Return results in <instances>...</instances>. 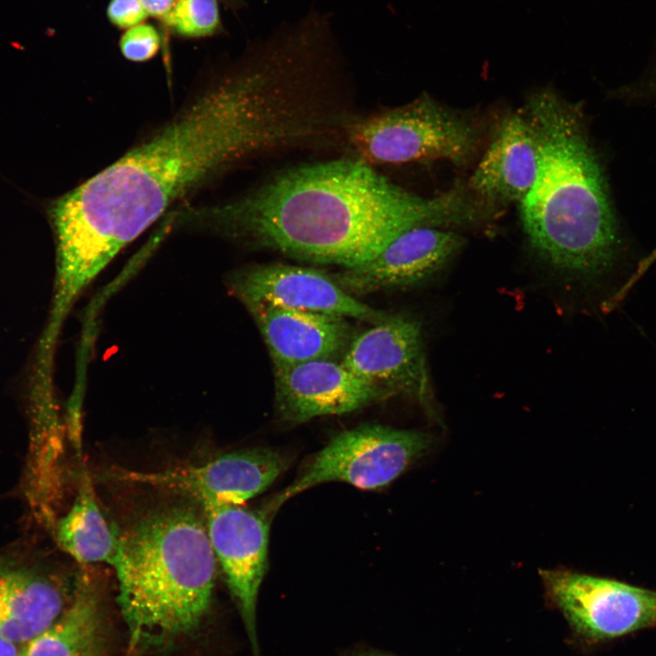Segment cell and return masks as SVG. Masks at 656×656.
<instances>
[{
    "instance_id": "6",
    "label": "cell",
    "mask_w": 656,
    "mask_h": 656,
    "mask_svg": "<svg viewBox=\"0 0 656 656\" xmlns=\"http://www.w3.org/2000/svg\"><path fill=\"white\" fill-rule=\"evenodd\" d=\"M432 436L416 430L365 424L343 431L302 466L293 482L265 506L272 518L290 498L328 482H343L374 490L396 479L427 453Z\"/></svg>"
},
{
    "instance_id": "20",
    "label": "cell",
    "mask_w": 656,
    "mask_h": 656,
    "mask_svg": "<svg viewBox=\"0 0 656 656\" xmlns=\"http://www.w3.org/2000/svg\"><path fill=\"white\" fill-rule=\"evenodd\" d=\"M159 44V35L156 28L151 25L139 24L122 35L119 47L127 59L144 62L157 54Z\"/></svg>"
},
{
    "instance_id": "25",
    "label": "cell",
    "mask_w": 656,
    "mask_h": 656,
    "mask_svg": "<svg viewBox=\"0 0 656 656\" xmlns=\"http://www.w3.org/2000/svg\"><path fill=\"white\" fill-rule=\"evenodd\" d=\"M348 656H395L378 651H359L349 654Z\"/></svg>"
},
{
    "instance_id": "2",
    "label": "cell",
    "mask_w": 656,
    "mask_h": 656,
    "mask_svg": "<svg viewBox=\"0 0 656 656\" xmlns=\"http://www.w3.org/2000/svg\"><path fill=\"white\" fill-rule=\"evenodd\" d=\"M483 217L458 186L424 198L354 158L283 170L224 203L179 213V220L291 258L343 269L362 265L404 231L466 224Z\"/></svg>"
},
{
    "instance_id": "21",
    "label": "cell",
    "mask_w": 656,
    "mask_h": 656,
    "mask_svg": "<svg viewBox=\"0 0 656 656\" xmlns=\"http://www.w3.org/2000/svg\"><path fill=\"white\" fill-rule=\"evenodd\" d=\"M148 15L140 0H111L108 7L109 20L120 28L142 24Z\"/></svg>"
},
{
    "instance_id": "10",
    "label": "cell",
    "mask_w": 656,
    "mask_h": 656,
    "mask_svg": "<svg viewBox=\"0 0 656 656\" xmlns=\"http://www.w3.org/2000/svg\"><path fill=\"white\" fill-rule=\"evenodd\" d=\"M341 363L362 380L399 395L434 413L422 327L418 321L393 315L353 337Z\"/></svg>"
},
{
    "instance_id": "13",
    "label": "cell",
    "mask_w": 656,
    "mask_h": 656,
    "mask_svg": "<svg viewBox=\"0 0 656 656\" xmlns=\"http://www.w3.org/2000/svg\"><path fill=\"white\" fill-rule=\"evenodd\" d=\"M464 244L465 239L453 231L415 227L369 261L343 269L333 279L352 295L414 286L440 272Z\"/></svg>"
},
{
    "instance_id": "15",
    "label": "cell",
    "mask_w": 656,
    "mask_h": 656,
    "mask_svg": "<svg viewBox=\"0 0 656 656\" xmlns=\"http://www.w3.org/2000/svg\"><path fill=\"white\" fill-rule=\"evenodd\" d=\"M538 169V141L527 115L514 114L499 126L469 181L473 196L488 208L522 200Z\"/></svg>"
},
{
    "instance_id": "3",
    "label": "cell",
    "mask_w": 656,
    "mask_h": 656,
    "mask_svg": "<svg viewBox=\"0 0 656 656\" xmlns=\"http://www.w3.org/2000/svg\"><path fill=\"white\" fill-rule=\"evenodd\" d=\"M526 115L538 141L536 178L520 201L531 247L569 281L612 283L620 301L633 285V252L581 109L545 89Z\"/></svg>"
},
{
    "instance_id": "16",
    "label": "cell",
    "mask_w": 656,
    "mask_h": 656,
    "mask_svg": "<svg viewBox=\"0 0 656 656\" xmlns=\"http://www.w3.org/2000/svg\"><path fill=\"white\" fill-rule=\"evenodd\" d=\"M69 602L59 581L34 568L0 560V636L26 643L50 626Z\"/></svg>"
},
{
    "instance_id": "19",
    "label": "cell",
    "mask_w": 656,
    "mask_h": 656,
    "mask_svg": "<svg viewBox=\"0 0 656 656\" xmlns=\"http://www.w3.org/2000/svg\"><path fill=\"white\" fill-rule=\"evenodd\" d=\"M164 21L178 34L200 37L214 33L220 24L217 0H178Z\"/></svg>"
},
{
    "instance_id": "17",
    "label": "cell",
    "mask_w": 656,
    "mask_h": 656,
    "mask_svg": "<svg viewBox=\"0 0 656 656\" xmlns=\"http://www.w3.org/2000/svg\"><path fill=\"white\" fill-rule=\"evenodd\" d=\"M104 620L101 592L82 575L61 615L24 643L20 656H101Z\"/></svg>"
},
{
    "instance_id": "18",
    "label": "cell",
    "mask_w": 656,
    "mask_h": 656,
    "mask_svg": "<svg viewBox=\"0 0 656 656\" xmlns=\"http://www.w3.org/2000/svg\"><path fill=\"white\" fill-rule=\"evenodd\" d=\"M58 546L81 564H111L118 546L117 529L104 517L85 466L81 465L79 486L71 508L56 527Z\"/></svg>"
},
{
    "instance_id": "9",
    "label": "cell",
    "mask_w": 656,
    "mask_h": 656,
    "mask_svg": "<svg viewBox=\"0 0 656 656\" xmlns=\"http://www.w3.org/2000/svg\"><path fill=\"white\" fill-rule=\"evenodd\" d=\"M209 539L245 626L253 656H260L257 600L268 568L271 517L264 510L223 504L202 507Z\"/></svg>"
},
{
    "instance_id": "22",
    "label": "cell",
    "mask_w": 656,
    "mask_h": 656,
    "mask_svg": "<svg viewBox=\"0 0 656 656\" xmlns=\"http://www.w3.org/2000/svg\"><path fill=\"white\" fill-rule=\"evenodd\" d=\"M148 15L162 18L171 12L178 0H140Z\"/></svg>"
},
{
    "instance_id": "12",
    "label": "cell",
    "mask_w": 656,
    "mask_h": 656,
    "mask_svg": "<svg viewBox=\"0 0 656 656\" xmlns=\"http://www.w3.org/2000/svg\"><path fill=\"white\" fill-rule=\"evenodd\" d=\"M274 367L275 408L285 422L302 424L344 415L391 395L356 376L335 360Z\"/></svg>"
},
{
    "instance_id": "11",
    "label": "cell",
    "mask_w": 656,
    "mask_h": 656,
    "mask_svg": "<svg viewBox=\"0 0 656 656\" xmlns=\"http://www.w3.org/2000/svg\"><path fill=\"white\" fill-rule=\"evenodd\" d=\"M231 292L249 311L276 307L323 313L376 324L391 314L357 300L333 279L315 269L263 264L235 272Z\"/></svg>"
},
{
    "instance_id": "23",
    "label": "cell",
    "mask_w": 656,
    "mask_h": 656,
    "mask_svg": "<svg viewBox=\"0 0 656 656\" xmlns=\"http://www.w3.org/2000/svg\"><path fill=\"white\" fill-rule=\"evenodd\" d=\"M636 89L637 91L631 92V95H630V97L656 100V68L650 78L642 86L637 87Z\"/></svg>"
},
{
    "instance_id": "7",
    "label": "cell",
    "mask_w": 656,
    "mask_h": 656,
    "mask_svg": "<svg viewBox=\"0 0 656 656\" xmlns=\"http://www.w3.org/2000/svg\"><path fill=\"white\" fill-rule=\"evenodd\" d=\"M291 462L289 455L275 448L253 447L159 470L113 467L107 475L118 483L158 489L207 507L243 505L264 492L289 468Z\"/></svg>"
},
{
    "instance_id": "14",
    "label": "cell",
    "mask_w": 656,
    "mask_h": 656,
    "mask_svg": "<svg viewBox=\"0 0 656 656\" xmlns=\"http://www.w3.org/2000/svg\"><path fill=\"white\" fill-rule=\"evenodd\" d=\"M273 366L293 365L343 355L351 343L348 319L333 314L276 307L250 311Z\"/></svg>"
},
{
    "instance_id": "8",
    "label": "cell",
    "mask_w": 656,
    "mask_h": 656,
    "mask_svg": "<svg viewBox=\"0 0 656 656\" xmlns=\"http://www.w3.org/2000/svg\"><path fill=\"white\" fill-rule=\"evenodd\" d=\"M548 600L581 639L612 641L656 628V590L565 569L539 571Z\"/></svg>"
},
{
    "instance_id": "1",
    "label": "cell",
    "mask_w": 656,
    "mask_h": 656,
    "mask_svg": "<svg viewBox=\"0 0 656 656\" xmlns=\"http://www.w3.org/2000/svg\"><path fill=\"white\" fill-rule=\"evenodd\" d=\"M316 115L304 82L274 52L198 96L151 138L56 200V282L80 293L177 200L234 164L307 145Z\"/></svg>"
},
{
    "instance_id": "4",
    "label": "cell",
    "mask_w": 656,
    "mask_h": 656,
    "mask_svg": "<svg viewBox=\"0 0 656 656\" xmlns=\"http://www.w3.org/2000/svg\"><path fill=\"white\" fill-rule=\"evenodd\" d=\"M117 532L110 565L130 647L161 646L195 631L210 610L217 569L203 508L173 496Z\"/></svg>"
},
{
    "instance_id": "24",
    "label": "cell",
    "mask_w": 656,
    "mask_h": 656,
    "mask_svg": "<svg viewBox=\"0 0 656 656\" xmlns=\"http://www.w3.org/2000/svg\"><path fill=\"white\" fill-rule=\"evenodd\" d=\"M17 643L0 636V656H20Z\"/></svg>"
},
{
    "instance_id": "5",
    "label": "cell",
    "mask_w": 656,
    "mask_h": 656,
    "mask_svg": "<svg viewBox=\"0 0 656 656\" xmlns=\"http://www.w3.org/2000/svg\"><path fill=\"white\" fill-rule=\"evenodd\" d=\"M343 138L356 158L370 165L432 159L462 165L472 157L477 143L470 122L428 95L369 117L352 118Z\"/></svg>"
}]
</instances>
